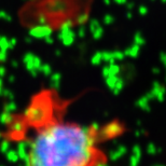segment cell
<instances>
[{
	"instance_id": "1",
	"label": "cell",
	"mask_w": 166,
	"mask_h": 166,
	"mask_svg": "<svg viewBox=\"0 0 166 166\" xmlns=\"http://www.w3.org/2000/svg\"><path fill=\"white\" fill-rule=\"evenodd\" d=\"M72 99H61L54 89H42L20 114H9L5 141H17L18 158L29 165H102L108 156L100 143L120 136L124 126L110 122L83 126L65 119Z\"/></svg>"
}]
</instances>
